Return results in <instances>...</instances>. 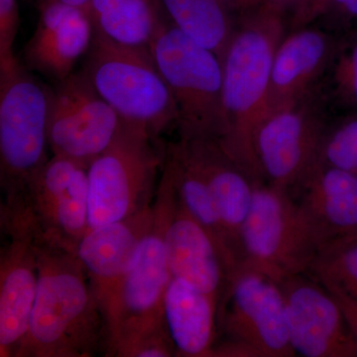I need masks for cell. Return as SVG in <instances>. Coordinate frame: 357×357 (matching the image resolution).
Wrapping results in <instances>:
<instances>
[{
	"label": "cell",
	"instance_id": "obj_7",
	"mask_svg": "<svg viewBox=\"0 0 357 357\" xmlns=\"http://www.w3.org/2000/svg\"><path fill=\"white\" fill-rule=\"evenodd\" d=\"M165 158L159 138L123 122L89 167V229L126 220L153 204Z\"/></svg>",
	"mask_w": 357,
	"mask_h": 357
},
{
	"label": "cell",
	"instance_id": "obj_22",
	"mask_svg": "<svg viewBox=\"0 0 357 357\" xmlns=\"http://www.w3.org/2000/svg\"><path fill=\"white\" fill-rule=\"evenodd\" d=\"M164 168L170 175L180 203L217 243L229 279L243 267V255L223 225L206 180L180 141L166 145Z\"/></svg>",
	"mask_w": 357,
	"mask_h": 357
},
{
	"label": "cell",
	"instance_id": "obj_4",
	"mask_svg": "<svg viewBox=\"0 0 357 357\" xmlns=\"http://www.w3.org/2000/svg\"><path fill=\"white\" fill-rule=\"evenodd\" d=\"M81 70L126 123L154 138L177 126L176 103L147 47L117 43L95 28Z\"/></svg>",
	"mask_w": 357,
	"mask_h": 357
},
{
	"label": "cell",
	"instance_id": "obj_10",
	"mask_svg": "<svg viewBox=\"0 0 357 357\" xmlns=\"http://www.w3.org/2000/svg\"><path fill=\"white\" fill-rule=\"evenodd\" d=\"M153 210V223L105 314V354L123 338L166 328L164 299L172 275L167 259L163 220L154 204Z\"/></svg>",
	"mask_w": 357,
	"mask_h": 357
},
{
	"label": "cell",
	"instance_id": "obj_3",
	"mask_svg": "<svg viewBox=\"0 0 357 357\" xmlns=\"http://www.w3.org/2000/svg\"><path fill=\"white\" fill-rule=\"evenodd\" d=\"M24 66L0 74V185L2 222L24 217L30 185L48 162L52 89Z\"/></svg>",
	"mask_w": 357,
	"mask_h": 357
},
{
	"label": "cell",
	"instance_id": "obj_29",
	"mask_svg": "<svg viewBox=\"0 0 357 357\" xmlns=\"http://www.w3.org/2000/svg\"><path fill=\"white\" fill-rule=\"evenodd\" d=\"M20 27L18 0H0V74L21 65L14 54V44Z\"/></svg>",
	"mask_w": 357,
	"mask_h": 357
},
{
	"label": "cell",
	"instance_id": "obj_6",
	"mask_svg": "<svg viewBox=\"0 0 357 357\" xmlns=\"http://www.w3.org/2000/svg\"><path fill=\"white\" fill-rule=\"evenodd\" d=\"M243 267L281 282L306 273L326 243L290 192L255 184L241 232Z\"/></svg>",
	"mask_w": 357,
	"mask_h": 357
},
{
	"label": "cell",
	"instance_id": "obj_19",
	"mask_svg": "<svg viewBox=\"0 0 357 357\" xmlns=\"http://www.w3.org/2000/svg\"><path fill=\"white\" fill-rule=\"evenodd\" d=\"M178 141L206 180L223 225L243 255L239 232L250 210L255 183L217 140L180 137Z\"/></svg>",
	"mask_w": 357,
	"mask_h": 357
},
{
	"label": "cell",
	"instance_id": "obj_14",
	"mask_svg": "<svg viewBox=\"0 0 357 357\" xmlns=\"http://www.w3.org/2000/svg\"><path fill=\"white\" fill-rule=\"evenodd\" d=\"M289 338L296 356L357 357V342L332 293L311 275L280 282Z\"/></svg>",
	"mask_w": 357,
	"mask_h": 357
},
{
	"label": "cell",
	"instance_id": "obj_1",
	"mask_svg": "<svg viewBox=\"0 0 357 357\" xmlns=\"http://www.w3.org/2000/svg\"><path fill=\"white\" fill-rule=\"evenodd\" d=\"M38 290L16 357H91L105 354V317L76 251L33 237Z\"/></svg>",
	"mask_w": 357,
	"mask_h": 357
},
{
	"label": "cell",
	"instance_id": "obj_30",
	"mask_svg": "<svg viewBox=\"0 0 357 357\" xmlns=\"http://www.w3.org/2000/svg\"><path fill=\"white\" fill-rule=\"evenodd\" d=\"M328 0H307V3L302 13L293 17L294 28L303 27L324 15L328 8Z\"/></svg>",
	"mask_w": 357,
	"mask_h": 357
},
{
	"label": "cell",
	"instance_id": "obj_26",
	"mask_svg": "<svg viewBox=\"0 0 357 357\" xmlns=\"http://www.w3.org/2000/svg\"><path fill=\"white\" fill-rule=\"evenodd\" d=\"M317 161L357 176V115L326 126Z\"/></svg>",
	"mask_w": 357,
	"mask_h": 357
},
{
	"label": "cell",
	"instance_id": "obj_13",
	"mask_svg": "<svg viewBox=\"0 0 357 357\" xmlns=\"http://www.w3.org/2000/svg\"><path fill=\"white\" fill-rule=\"evenodd\" d=\"M153 204L163 220L164 243L172 278L220 303L229 280L222 252L210 234L178 201L164 165Z\"/></svg>",
	"mask_w": 357,
	"mask_h": 357
},
{
	"label": "cell",
	"instance_id": "obj_37",
	"mask_svg": "<svg viewBox=\"0 0 357 357\" xmlns=\"http://www.w3.org/2000/svg\"><path fill=\"white\" fill-rule=\"evenodd\" d=\"M356 236H357V234H356V236H352V237H356ZM349 238H351V237H349Z\"/></svg>",
	"mask_w": 357,
	"mask_h": 357
},
{
	"label": "cell",
	"instance_id": "obj_12",
	"mask_svg": "<svg viewBox=\"0 0 357 357\" xmlns=\"http://www.w3.org/2000/svg\"><path fill=\"white\" fill-rule=\"evenodd\" d=\"M326 126L309 96L270 110L255 137L265 184L292 191L318 159Z\"/></svg>",
	"mask_w": 357,
	"mask_h": 357
},
{
	"label": "cell",
	"instance_id": "obj_21",
	"mask_svg": "<svg viewBox=\"0 0 357 357\" xmlns=\"http://www.w3.org/2000/svg\"><path fill=\"white\" fill-rule=\"evenodd\" d=\"M220 303L189 284L171 279L164 299V319L177 356H213Z\"/></svg>",
	"mask_w": 357,
	"mask_h": 357
},
{
	"label": "cell",
	"instance_id": "obj_2",
	"mask_svg": "<svg viewBox=\"0 0 357 357\" xmlns=\"http://www.w3.org/2000/svg\"><path fill=\"white\" fill-rule=\"evenodd\" d=\"M285 11L265 1L239 15L222 59L225 153L255 184H263L255 148L256 130L269 112L272 66L285 37Z\"/></svg>",
	"mask_w": 357,
	"mask_h": 357
},
{
	"label": "cell",
	"instance_id": "obj_33",
	"mask_svg": "<svg viewBox=\"0 0 357 357\" xmlns=\"http://www.w3.org/2000/svg\"><path fill=\"white\" fill-rule=\"evenodd\" d=\"M283 11L293 10L294 16L302 13L307 3V0H265ZM293 16V17H294Z\"/></svg>",
	"mask_w": 357,
	"mask_h": 357
},
{
	"label": "cell",
	"instance_id": "obj_18",
	"mask_svg": "<svg viewBox=\"0 0 357 357\" xmlns=\"http://www.w3.org/2000/svg\"><path fill=\"white\" fill-rule=\"evenodd\" d=\"M326 244L357 234V176L316 163L290 191ZM325 245V246H326Z\"/></svg>",
	"mask_w": 357,
	"mask_h": 357
},
{
	"label": "cell",
	"instance_id": "obj_25",
	"mask_svg": "<svg viewBox=\"0 0 357 357\" xmlns=\"http://www.w3.org/2000/svg\"><path fill=\"white\" fill-rule=\"evenodd\" d=\"M307 273L328 290L357 301V236L326 244Z\"/></svg>",
	"mask_w": 357,
	"mask_h": 357
},
{
	"label": "cell",
	"instance_id": "obj_11",
	"mask_svg": "<svg viewBox=\"0 0 357 357\" xmlns=\"http://www.w3.org/2000/svg\"><path fill=\"white\" fill-rule=\"evenodd\" d=\"M123 121L83 70L52 89L49 147L53 155L89 167L121 132Z\"/></svg>",
	"mask_w": 357,
	"mask_h": 357
},
{
	"label": "cell",
	"instance_id": "obj_23",
	"mask_svg": "<svg viewBox=\"0 0 357 357\" xmlns=\"http://www.w3.org/2000/svg\"><path fill=\"white\" fill-rule=\"evenodd\" d=\"M89 14L96 29L109 39L147 48L168 20L162 0H91Z\"/></svg>",
	"mask_w": 357,
	"mask_h": 357
},
{
	"label": "cell",
	"instance_id": "obj_8",
	"mask_svg": "<svg viewBox=\"0 0 357 357\" xmlns=\"http://www.w3.org/2000/svg\"><path fill=\"white\" fill-rule=\"evenodd\" d=\"M225 340L213 356H296L289 338L280 282L252 268H241L227 281L218 306Z\"/></svg>",
	"mask_w": 357,
	"mask_h": 357
},
{
	"label": "cell",
	"instance_id": "obj_9",
	"mask_svg": "<svg viewBox=\"0 0 357 357\" xmlns=\"http://www.w3.org/2000/svg\"><path fill=\"white\" fill-rule=\"evenodd\" d=\"M89 217V167L53 155L30 185L24 218L11 229L76 251Z\"/></svg>",
	"mask_w": 357,
	"mask_h": 357
},
{
	"label": "cell",
	"instance_id": "obj_20",
	"mask_svg": "<svg viewBox=\"0 0 357 357\" xmlns=\"http://www.w3.org/2000/svg\"><path fill=\"white\" fill-rule=\"evenodd\" d=\"M331 37L314 28H296L275 53L269 91V112L306 98L333 57Z\"/></svg>",
	"mask_w": 357,
	"mask_h": 357
},
{
	"label": "cell",
	"instance_id": "obj_27",
	"mask_svg": "<svg viewBox=\"0 0 357 357\" xmlns=\"http://www.w3.org/2000/svg\"><path fill=\"white\" fill-rule=\"evenodd\" d=\"M107 356L115 357L177 356L168 328L150 331L123 338L109 349Z\"/></svg>",
	"mask_w": 357,
	"mask_h": 357
},
{
	"label": "cell",
	"instance_id": "obj_36",
	"mask_svg": "<svg viewBox=\"0 0 357 357\" xmlns=\"http://www.w3.org/2000/svg\"><path fill=\"white\" fill-rule=\"evenodd\" d=\"M243 1L245 4L246 13H248V11L252 10L256 7L261 6L262 3H264L265 0H243Z\"/></svg>",
	"mask_w": 357,
	"mask_h": 357
},
{
	"label": "cell",
	"instance_id": "obj_28",
	"mask_svg": "<svg viewBox=\"0 0 357 357\" xmlns=\"http://www.w3.org/2000/svg\"><path fill=\"white\" fill-rule=\"evenodd\" d=\"M333 93L338 102L357 109V41L340 54L333 70Z\"/></svg>",
	"mask_w": 357,
	"mask_h": 357
},
{
	"label": "cell",
	"instance_id": "obj_35",
	"mask_svg": "<svg viewBox=\"0 0 357 357\" xmlns=\"http://www.w3.org/2000/svg\"><path fill=\"white\" fill-rule=\"evenodd\" d=\"M232 14L237 13L238 15L246 13L245 4L243 0H220Z\"/></svg>",
	"mask_w": 357,
	"mask_h": 357
},
{
	"label": "cell",
	"instance_id": "obj_16",
	"mask_svg": "<svg viewBox=\"0 0 357 357\" xmlns=\"http://www.w3.org/2000/svg\"><path fill=\"white\" fill-rule=\"evenodd\" d=\"M153 220L152 204L126 220L91 227L77 244V257L89 275L105 318Z\"/></svg>",
	"mask_w": 357,
	"mask_h": 357
},
{
	"label": "cell",
	"instance_id": "obj_31",
	"mask_svg": "<svg viewBox=\"0 0 357 357\" xmlns=\"http://www.w3.org/2000/svg\"><path fill=\"white\" fill-rule=\"evenodd\" d=\"M330 291V290H328ZM344 312L347 325L357 342V301L337 291H330Z\"/></svg>",
	"mask_w": 357,
	"mask_h": 357
},
{
	"label": "cell",
	"instance_id": "obj_15",
	"mask_svg": "<svg viewBox=\"0 0 357 357\" xmlns=\"http://www.w3.org/2000/svg\"><path fill=\"white\" fill-rule=\"evenodd\" d=\"M36 8L39 20L25 45L24 67L59 83L74 73L77 61L88 53L95 25L91 14L61 2H47Z\"/></svg>",
	"mask_w": 357,
	"mask_h": 357
},
{
	"label": "cell",
	"instance_id": "obj_24",
	"mask_svg": "<svg viewBox=\"0 0 357 357\" xmlns=\"http://www.w3.org/2000/svg\"><path fill=\"white\" fill-rule=\"evenodd\" d=\"M162 4L178 31L222 60L236 23L220 0H162Z\"/></svg>",
	"mask_w": 357,
	"mask_h": 357
},
{
	"label": "cell",
	"instance_id": "obj_5",
	"mask_svg": "<svg viewBox=\"0 0 357 357\" xmlns=\"http://www.w3.org/2000/svg\"><path fill=\"white\" fill-rule=\"evenodd\" d=\"M149 49L176 103L180 137L222 139V60L185 37L169 20L154 35Z\"/></svg>",
	"mask_w": 357,
	"mask_h": 357
},
{
	"label": "cell",
	"instance_id": "obj_32",
	"mask_svg": "<svg viewBox=\"0 0 357 357\" xmlns=\"http://www.w3.org/2000/svg\"><path fill=\"white\" fill-rule=\"evenodd\" d=\"M333 10L349 17H357V0H328L326 13Z\"/></svg>",
	"mask_w": 357,
	"mask_h": 357
},
{
	"label": "cell",
	"instance_id": "obj_17",
	"mask_svg": "<svg viewBox=\"0 0 357 357\" xmlns=\"http://www.w3.org/2000/svg\"><path fill=\"white\" fill-rule=\"evenodd\" d=\"M0 251V356L16 357L29 328L38 290V258L32 234L2 232Z\"/></svg>",
	"mask_w": 357,
	"mask_h": 357
},
{
	"label": "cell",
	"instance_id": "obj_34",
	"mask_svg": "<svg viewBox=\"0 0 357 357\" xmlns=\"http://www.w3.org/2000/svg\"><path fill=\"white\" fill-rule=\"evenodd\" d=\"M28 1L33 2L35 7L42 3H47V2H61V3L68 4V6L83 9V10L89 13V7H91V0H28Z\"/></svg>",
	"mask_w": 357,
	"mask_h": 357
}]
</instances>
